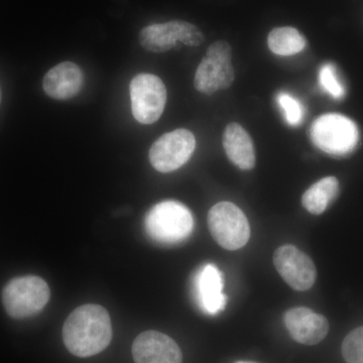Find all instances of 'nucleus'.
Segmentation results:
<instances>
[{"label":"nucleus","mask_w":363,"mask_h":363,"mask_svg":"<svg viewBox=\"0 0 363 363\" xmlns=\"http://www.w3.org/2000/svg\"><path fill=\"white\" fill-rule=\"evenodd\" d=\"M111 316L99 305H83L67 318L63 339L67 350L78 357H90L104 351L111 343Z\"/></svg>","instance_id":"nucleus-1"},{"label":"nucleus","mask_w":363,"mask_h":363,"mask_svg":"<svg viewBox=\"0 0 363 363\" xmlns=\"http://www.w3.org/2000/svg\"><path fill=\"white\" fill-rule=\"evenodd\" d=\"M145 229L147 235L160 245H179L194 230V217L185 205L168 200L157 203L147 212Z\"/></svg>","instance_id":"nucleus-2"},{"label":"nucleus","mask_w":363,"mask_h":363,"mask_svg":"<svg viewBox=\"0 0 363 363\" xmlns=\"http://www.w3.org/2000/svg\"><path fill=\"white\" fill-rule=\"evenodd\" d=\"M50 296L49 286L40 277H20L11 279L4 289L2 302L9 316L25 319L42 311Z\"/></svg>","instance_id":"nucleus-3"},{"label":"nucleus","mask_w":363,"mask_h":363,"mask_svg":"<svg viewBox=\"0 0 363 363\" xmlns=\"http://www.w3.org/2000/svg\"><path fill=\"white\" fill-rule=\"evenodd\" d=\"M312 142L318 149L333 156H344L357 147V124L347 117L337 113L324 114L313 123Z\"/></svg>","instance_id":"nucleus-4"},{"label":"nucleus","mask_w":363,"mask_h":363,"mask_svg":"<svg viewBox=\"0 0 363 363\" xmlns=\"http://www.w3.org/2000/svg\"><path fill=\"white\" fill-rule=\"evenodd\" d=\"M208 226L214 240L227 250L245 247L250 238V223L240 208L219 202L208 213Z\"/></svg>","instance_id":"nucleus-5"},{"label":"nucleus","mask_w":363,"mask_h":363,"mask_svg":"<svg viewBox=\"0 0 363 363\" xmlns=\"http://www.w3.org/2000/svg\"><path fill=\"white\" fill-rule=\"evenodd\" d=\"M138 39L145 51L161 54L175 49L178 42L189 47H198L204 42V35L193 23L172 21L145 26L140 30Z\"/></svg>","instance_id":"nucleus-6"},{"label":"nucleus","mask_w":363,"mask_h":363,"mask_svg":"<svg viewBox=\"0 0 363 363\" xmlns=\"http://www.w3.org/2000/svg\"><path fill=\"white\" fill-rule=\"evenodd\" d=\"M130 94L136 121L152 124L161 118L167 102V88L161 78L152 74H138L131 80Z\"/></svg>","instance_id":"nucleus-7"},{"label":"nucleus","mask_w":363,"mask_h":363,"mask_svg":"<svg viewBox=\"0 0 363 363\" xmlns=\"http://www.w3.org/2000/svg\"><path fill=\"white\" fill-rule=\"evenodd\" d=\"M195 147V136L190 130L180 128L164 133L150 147V164L157 172L171 173L190 160Z\"/></svg>","instance_id":"nucleus-8"},{"label":"nucleus","mask_w":363,"mask_h":363,"mask_svg":"<svg viewBox=\"0 0 363 363\" xmlns=\"http://www.w3.org/2000/svg\"><path fill=\"white\" fill-rule=\"evenodd\" d=\"M274 264L281 278L294 290H309L316 281L314 262L309 255L294 245L279 247L274 255Z\"/></svg>","instance_id":"nucleus-9"},{"label":"nucleus","mask_w":363,"mask_h":363,"mask_svg":"<svg viewBox=\"0 0 363 363\" xmlns=\"http://www.w3.org/2000/svg\"><path fill=\"white\" fill-rule=\"evenodd\" d=\"M135 363H182L183 354L178 344L166 334L145 331L133 344Z\"/></svg>","instance_id":"nucleus-10"},{"label":"nucleus","mask_w":363,"mask_h":363,"mask_svg":"<svg viewBox=\"0 0 363 363\" xmlns=\"http://www.w3.org/2000/svg\"><path fill=\"white\" fill-rule=\"evenodd\" d=\"M284 322L294 340L304 345H316L329 332L328 320L308 308L288 310Z\"/></svg>","instance_id":"nucleus-11"},{"label":"nucleus","mask_w":363,"mask_h":363,"mask_svg":"<svg viewBox=\"0 0 363 363\" xmlns=\"http://www.w3.org/2000/svg\"><path fill=\"white\" fill-rule=\"evenodd\" d=\"M223 277L218 267L205 264L194 278L195 297L203 312L216 315L225 309L227 297L223 294Z\"/></svg>","instance_id":"nucleus-12"},{"label":"nucleus","mask_w":363,"mask_h":363,"mask_svg":"<svg viewBox=\"0 0 363 363\" xmlns=\"http://www.w3.org/2000/svg\"><path fill=\"white\" fill-rule=\"evenodd\" d=\"M84 84V75L80 67L72 62H63L48 71L43 88L48 96L56 100L75 97Z\"/></svg>","instance_id":"nucleus-13"},{"label":"nucleus","mask_w":363,"mask_h":363,"mask_svg":"<svg viewBox=\"0 0 363 363\" xmlns=\"http://www.w3.org/2000/svg\"><path fill=\"white\" fill-rule=\"evenodd\" d=\"M223 147L226 156L238 169L250 171L255 168L257 157L252 138L240 124L231 123L226 126Z\"/></svg>","instance_id":"nucleus-14"},{"label":"nucleus","mask_w":363,"mask_h":363,"mask_svg":"<svg viewBox=\"0 0 363 363\" xmlns=\"http://www.w3.org/2000/svg\"><path fill=\"white\" fill-rule=\"evenodd\" d=\"M339 182L335 177H326L313 184L302 197V204L311 214L320 215L325 212L330 203L337 197Z\"/></svg>","instance_id":"nucleus-15"},{"label":"nucleus","mask_w":363,"mask_h":363,"mask_svg":"<svg viewBox=\"0 0 363 363\" xmlns=\"http://www.w3.org/2000/svg\"><path fill=\"white\" fill-rule=\"evenodd\" d=\"M306 44L304 35L291 26L274 28L267 37L269 50L278 56L298 54L305 49Z\"/></svg>","instance_id":"nucleus-16"},{"label":"nucleus","mask_w":363,"mask_h":363,"mask_svg":"<svg viewBox=\"0 0 363 363\" xmlns=\"http://www.w3.org/2000/svg\"><path fill=\"white\" fill-rule=\"evenodd\" d=\"M206 58L211 62L219 74L220 89H228L233 85L234 78V69L231 59H233V49L225 40H216L208 48Z\"/></svg>","instance_id":"nucleus-17"},{"label":"nucleus","mask_w":363,"mask_h":363,"mask_svg":"<svg viewBox=\"0 0 363 363\" xmlns=\"http://www.w3.org/2000/svg\"><path fill=\"white\" fill-rule=\"evenodd\" d=\"M194 86L196 89L205 95H212L220 90L218 72L206 57H204L196 70Z\"/></svg>","instance_id":"nucleus-18"},{"label":"nucleus","mask_w":363,"mask_h":363,"mask_svg":"<svg viewBox=\"0 0 363 363\" xmlns=\"http://www.w3.org/2000/svg\"><path fill=\"white\" fill-rule=\"evenodd\" d=\"M342 355L347 363H363V326L351 331L344 339Z\"/></svg>","instance_id":"nucleus-19"},{"label":"nucleus","mask_w":363,"mask_h":363,"mask_svg":"<svg viewBox=\"0 0 363 363\" xmlns=\"http://www.w3.org/2000/svg\"><path fill=\"white\" fill-rule=\"evenodd\" d=\"M319 82L324 91L335 99H340L345 95V88L339 81L337 70L333 64H325L319 73Z\"/></svg>","instance_id":"nucleus-20"},{"label":"nucleus","mask_w":363,"mask_h":363,"mask_svg":"<svg viewBox=\"0 0 363 363\" xmlns=\"http://www.w3.org/2000/svg\"><path fill=\"white\" fill-rule=\"evenodd\" d=\"M277 100H278L279 106L285 113L286 123L292 126H298V124L302 123L304 111H303V106L297 99H295L291 95L286 94V93H281L277 97Z\"/></svg>","instance_id":"nucleus-21"},{"label":"nucleus","mask_w":363,"mask_h":363,"mask_svg":"<svg viewBox=\"0 0 363 363\" xmlns=\"http://www.w3.org/2000/svg\"><path fill=\"white\" fill-rule=\"evenodd\" d=\"M0 102H1V90H0Z\"/></svg>","instance_id":"nucleus-22"},{"label":"nucleus","mask_w":363,"mask_h":363,"mask_svg":"<svg viewBox=\"0 0 363 363\" xmlns=\"http://www.w3.org/2000/svg\"><path fill=\"white\" fill-rule=\"evenodd\" d=\"M236 363H252V362H236Z\"/></svg>","instance_id":"nucleus-23"}]
</instances>
